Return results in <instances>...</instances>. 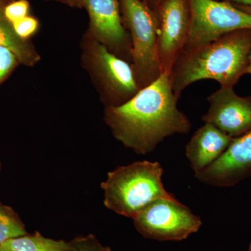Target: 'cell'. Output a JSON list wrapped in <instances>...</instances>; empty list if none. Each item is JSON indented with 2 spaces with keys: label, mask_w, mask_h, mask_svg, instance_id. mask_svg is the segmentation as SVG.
Here are the masks:
<instances>
[{
  "label": "cell",
  "mask_w": 251,
  "mask_h": 251,
  "mask_svg": "<svg viewBox=\"0 0 251 251\" xmlns=\"http://www.w3.org/2000/svg\"><path fill=\"white\" fill-rule=\"evenodd\" d=\"M178 99L170 74L163 73L125 103L106 107L104 121L126 148L148 154L168 137L191 130V121L177 108Z\"/></svg>",
  "instance_id": "obj_1"
},
{
  "label": "cell",
  "mask_w": 251,
  "mask_h": 251,
  "mask_svg": "<svg viewBox=\"0 0 251 251\" xmlns=\"http://www.w3.org/2000/svg\"><path fill=\"white\" fill-rule=\"evenodd\" d=\"M251 50V29L234 31L217 40L184 49L172 68V88L179 97L197 81L214 80L234 87L247 73Z\"/></svg>",
  "instance_id": "obj_2"
},
{
  "label": "cell",
  "mask_w": 251,
  "mask_h": 251,
  "mask_svg": "<svg viewBox=\"0 0 251 251\" xmlns=\"http://www.w3.org/2000/svg\"><path fill=\"white\" fill-rule=\"evenodd\" d=\"M163 168L156 161L119 167L101 184L104 204L117 214L133 219L153 201L172 195L163 186Z\"/></svg>",
  "instance_id": "obj_3"
},
{
  "label": "cell",
  "mask_w": 251,
  "mask_h": 251,
  "mask_svg": "<svg viewBox=\"0 0 251 251\" xmlns=\"http://www.w3.org/2000/svg\"><path fill=\"white\" fill-rule=\"evenodd\" d=\"M81 50L82 66L105 108L125 103L141 90L131 64L112 53L87 32Z\"/></svg>",
  "instance_id": "obj_4"
},
{
  "label": "cell",
  "mask_w": 251,
  "mask_h": 251,
  "mask_svg": "<svg viewBox=\"0 0 251 251\" xmlns=\"http://www.w3.org/2000/svg\"><path fill=\"white\" fill-rule=\"evenodd\" d=\"M119 2L123 24L131 41V65L143 89L163 74L154 16L141 0H119Z\"/></svg>",
  "instance_id": "obj_5"
},
{
  "label": "cell",
  "mask_w": 251,
  "mask_h": 251,
  "mask_svg": "<svg viewBox=\"0 0 251 251\" xmlns=\"http://www.w3.org/2000/svg\"><path fill=\"white\" fill-rule=\"evenodd\" d=\"M135 227L143 237L160 242H179L196 233L202 220L173 195L148 204L133 218Z\"/></svg>",
  "instance_id": "obj_6"
},
{
  "label": "cell",
  "mask_w": 251,
  "mask_h": 251,
  "mask_svg": "<svg viewBox=\"0 0 251 251\" xmlns=\"http://www.w3.org/2000/svg\"><path fill=\"white\" fill-rule=\"evenodd\" d=\"M191 25L184 49L217 40L229 33L251 29V14L222 0H188Z\"/></svg>",
  "instance_id": "obj_7"
},
{
  "label": "cell",
  "mask_w": 251,
  "mask_h": 251,
  "mask_svg": "<svg viewBox=\"0 0 251 251\" xmlns=\"http://www.w3.org/2000/svg\"><path fill=\"white\" fill-rule=\"evenodd\" d=\"M152 12L162 73L170 74L187 44L191 25L189 1L158 0Z\"/></svg>",
  "instance_id": "obj_8"
},
{
  "label": "cell",
  "mask_w": 251,
  "mask_h": 251,
  "mask_svg": "<svg viewBox=\"0 0 251 251\" xmlns=\"http://www.w3.org/2000/svg\"><path fill=\"white\" fill-rule=\"evenodd\" d=\"M90 18L86 32L117 57L131 64L132 45L119 0H81Z\"/></svg>",
  "instance_id": "obj_9"
},
{
  "label": "cell",
  "mask_w": 251,
  "mask_h": 251,
  "mask_svg": "<svg viewBox=\"0 0 251 251\" xmlns=\"http://www.w3.org/2000/svg\"><path fill=\"white\" fill-rule=\"evenodd\" d=\"M209 108L202 120L232 138L251 130V97H242L233 87H221L207 97Z\"/></svg>",
  "instance_id": "obj_10"
},
{
  "label": "cell",
  "mask_w": 251,
  "mask_h": 251,
  "mask_svg": "<svg viewBox=\"0 0 251 251\" xmlns=\"http://www.w3.org/2000/svg\"><path fill=\"white\" fill-rule=\"evenodd\" d=\"M249 176H251V130L233 138L216 161L195 175V177L203 184L216 187L235 185Z\"/></svg>",
  "instance_id": "obj_11"
},
{
  "label": "cell",
  "mask_w": 251,
  "mask_h": 251,
  "mask_svg": "<svg viewBox=\"0 0 251 251\" xmlns=\"http://www.w3.org/2000/svg\"><path fill=\"white\" fill-rule=\"evenodd\" d=\"M233 138L209 123L198 128L186 148V155L195 175L216 161L228 148Z\"/></svg>",
  "instance_id": "obj_12"
},
{
  "label": "cell",
  "mask_w": 251,
  "mask_h": 251,
  "mask_svg": "<svg viewBox=\"0 0 251 251\" xmlns=\"http://www.w3.org/2000/svg\"><path fill=\"white\" fill-rule=\"evenodd\" d=\"M0 46L11 51L18 63L25 67H34L40 61V55L34 45L16 34L3 12H0Z\"/></svg>",
  "instance_id": "obj_13"
},
{
  "label": "cell",
  "mask_w": 251,
  "mask_h": 251,
  "mask_svg": "<svg viewBox=\"0 0 251 251\" xmlns=\"http://www.w3.org/2000/svg\"><path fill=\"white\" fill-rule=\"evenodd\" d=\"M1 247L5 251H72L70 243L49 239L39 232L10 239Z\"/></svg>",
  "instance_id": "obj_14"
},
{
  "label": "cell",
  "mask_w": 251,
  "mask_h": 251,
  "mask_svg": "<svg viewBox=\"0 0 251 251\" xmlns=\"http://www.w3.org/2000/svg\"><path fill=\"white\" fill-rule=\"evenodd\" d=\"M25 229L14 211L0 204V245L10 239L26 235Z\"/></svg>",
  "instance_id": "obj_15"
},
{
  "label": "cell",
  "mask_w": 251,
  "mask_h": 251,
  "mask_svg": "<svg viewBox=\"0 0 251 251\" xmlns=\"http://www.w3.org/2000/svg\"><path fill=\"white\" fill-rule=\"evenodd\" d=\"M29 2L27 0H13L5 6L3 14L12 24L29 16Z\"/></svg>",
  "instance_id": "obj_16"
},
{
  "label": "cell",
  "mask_w": 251,
  "mask_h": 251,
  "mask_svg": "<svg viewBox=\"0 0 251 251\" xmlns=\"http://www.w3.org/2000/svg\"><path fill=\"white\" fill-rule=\"evenodd\" d=\"M15 31L20 37L28 40L39 29V23L36 18L27 16L20 21L12 23Z\"/></svg>",
  "instance_id": "obj_17"
},
{
  "label": "cell",
  "mask_w": 251,
  "mask_h": 251,
  "mask_svg": "<svg viewBox=\"0 0 251 251\" xmlns=\"http://www.w3.org/2000/svg\"><path fill=\"white\" fill-rule=\"evenodd\" d=\"M72 251H111L104 247L94 235L77 237L70 242Z\"/></svg>",
  "instance_id": "obj_18"
},
{
  "label": "cell",
  "mask_w": 251,
  "mask_h": 251,
  "mask_svg": "<svg viewBox=\"0 0 251 251\" xmlns=\"http://www.w3.org/2000/svg\"><path fill=\"white\" fill-rule=\"evenodd\" d=\"M18 63L14 54L0 46V83L15 69Z\"/></svg>",
  "instance_id": "obj_19"
},
{
  "label": "cell",
  "mask_w": 251,
  "mask_h": 251,
  "mask_svg": "<svg viewBox=\"0 0 251 251\" xmlns=\"http://www.w3.org/2000/svg\"><path fill=\"white\" fill-rule=\"evenodd\" d=\"M46 1H53L56 2L61 3L72 8H76V9H82V1L81 0H46Z\"/></svg>",
  "instance_id": "obj_20"
},
{
  "label": "cell",
  "mask_w": 251,
  "mask_h": 251,
  "mask_svg": "<svg viewBox=\"0 0 251 251\" xmlns=\"http://www.w3.org/2000/svg\"><path fill=\"white\" fill-rule=\"evenodd\" d=\"M222 1H228L234 5L239 6H251V0H222Z\"/></svg>",
  "instance_id": "obj_21"
},
{
  "label": "cell",
  "mask_w": 251,
  "mask_h": 251,
  "mask_svg": "<svg viewBox=\"0 0 251 251\" xmlns=\"http://www.w3.org/2000/svg\"><path fill=\"white\" fill-rule=\"evenodd\" d=\"M141 1L145 3L147 6H149L151 11H153L158 0H141Z\"/></svg>",
  "instance_id": "obj_22"
},
{
  "label": "cell",
  "mask_w": 251,
  "mask_h": 251,
  "mask_svg": "<svg viewBox=\"0 0 251 251\" xmlns=\"http://www.w3.org/2000/svg\"><path fill=\"white\" fill-rule=\"evenodd\" d=\"M13 0H0V12H3L5 6Z\"/></svg>",
  "instance_id": "obj_23"
},
{
  "label": "cell",
  "mask_w": 251,
  "mask_h": 251,
  "mask_svg": "<svg viewBox=\"0 0 251 251\" xmlns=\"http://www.w3.org/2000/svg\"><path fill=\"white\" fill-rule=\"evenodd\" d=\"M235 6H237L239 9L243 10V11L251 14V6H239V5H235Z\"/></svg>",
  "instance_id": "obj_24"
},
{
  "label": "cell",
  "mask_w": 251,
  "mask_h": 251,
  "mask_svg": "<svg viewBox=\"0 0 251 251\" xmlns=\"http://www.w3.org/2000/svg\"><path fill=\"white\" fill-rule=\"evenodd\" d=\"M246 74H251V50L250 53L249 54V62H248L247 73H246Z\"/></svg>",
  "instance_id": "obj_25"
},
{
  "label": "cell",
  "mask_w": 251,
  "mask_h": 251,
  "mask_svg": "<svg viewBox=\"0 0 251 251\" xmlns=\"http://www.w3.org/2000/svg\"><path fill=\"white\" fill-rule=\"evenodd\" d=\"M0 251H5L4 249H3V247H1V245H0Z\"/></svg>",
  "instance_id": "obj_26"
},
{
  "label": "cell",
  "mask_w": 251,
  "mask_h": 251,
  "mask_svg": "<svg viewBox=\"0 0 251 251\" xmlns=\"http://www.w3.org/2000/svg\"><path fill=\"white\" fill-rule=\"evenodd\" d=\"M248 251H251V244L250 247H249V250H248Z\"/></svg>",
  "instance_id": "obj_27"
},
{
  "label": "cell",
  "mask_w": 251,
  "mask_h": 251,
  "mask_svg": "<svg viewBox=\"0 0 251 251\" xmlns=\"http://www.w3.org/2000/svg\"><path fill=\"white\" fill-rule=\"evenodd\" d=\"M0 168H1V164H0Z\"/></svg>",
  "instance_id": "obj_28"
}]
</instances>
